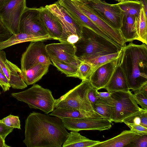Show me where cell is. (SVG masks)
I'll return each instance as SVG.
<instances>
[{
  "label": "cell",
  "instance_id": "obj_11",
  "mask_svg": "<svg viewBox=\"0 0 147 147\" xmlns=\"http://www.w3.org/2000/svg\"><path fill=\"white\" fill-rule=\"evenodd\" d=\"M45 7L52 12L57 17L61 23L63 32L60 42H65L67 37L72 34L81 36V26L58 2Z\"/></svg>",
  "mask_w": 147,
  "mask_h": 147
},
{
  "label": "cell",
  "instance_id": "obj_6",
  "mask_svg": "<svg viewBox=\"0 0 147 147\" xmlns=\"http://www.w3.org/2000/svg\"><path fill=\"white\" fill-rule=\"evenodd\" d=\"M112 100L110 120L115 123H121L124 119L139 111L131 91H117L111 92Z\"/></svg>",
  "mask_w": 147,
  "mask_h": 147
},
{
  "label": "cell",
  "instance_id": "obj_34",
  "mask_svg": "<svg viewBox=\"0 0 147 147\" xmlns=\"http://www.w3.org/2000/svg\"><path fill=\"white\" fill-rule=\"evenodd\" d=\"M134 92L133 96L137 103L142 109L147 111V96L138 90Z\"/></svg>",
  "mask_w": 147,
  "mask_h": 147
},
{
  "label": "cell",
  "instance_id": "obj_19",
  "mask_svg": "<svg viewBox=\"0 0 147 147\" xmlns=\"http://www.w3.org/2000/svg\"><path fill=\"white\" fill-rule=\"evenodd\" d=\"M104 88L110 93L117 91L127 92L130 91L126 77L119 63L118 59L114 71Z\"/></svg>",
  "mask_w": 147,
  "mask_h": 147
},
{
  "label": "cell",
  "instance_id": "obj_2",
  "mask_svg": "<svg viewBox=\"0 0 147 147\" xmlns=\"http://www.w3.org/2000/svg\"><path fill=\"white\" fill-rule=\"evenodd\" d=\"M118 62L130 90L134 92L147 83V45L129 43L122 48Z\"/></svg>",
  "mask_w": 147,
  "mask_h": 147
},
{
  "label": "cell",
  "instance_id": "obj_24",
  "mask_svg": "<svg viewBox=\"0 0 147 147\" xmlns=\"http://www.w3.org/2000/svg\"><path fill=\"white\" fill-rule=\"evenodd\" d=\"M124 13L122 25L120 30L122 37L126 42L138 40L135 24L136 16Z\"/></svg>",
  "mask_w": 147,
  "mask_h": 147
},
{
  "label": "cell",
  "instance_id": "obj_37",
  "mask_svg": "<svg viewBox=\"0 0 147 147\" xmlns=\"http://www.w3.org/2000/svg\"><path fill=\"white\" fill-rule=\"evenodd\" d=\"M12 34L3 24L0 14V42L5 41Z\"/></svg>",
  "mask_w": 147,
  "mask_h": 147
},
{
  "label": "cell",
  "instance_id": "obj_5",
  "mask_svg": "<svg viewBox=\"0 0 147 147\" xmlns=\"http://www.w3.org/2000/svg\"><path fill=\"white\" fill-rule=\"evenodd\" d=\"M92 86L89 80H82L78 85L59 98L56 99L55 109L75 108L87 112L96 113L93 110L88 98V93Z\"/></svg>",
  "mask_w": 147,
  "mask_h": 147
},
{
  "label": "cell",
  "instance_id": "obj_8",
  "mask_svg": "<svg viewBox=\"0 0 147 147\" xmlns=\"http://www.w3.org/2000/svg\"><path fill=\"white\" fill-rule=\"evenodd\" d=\"M19 32L38 36H50L41 18L39 8H25L20 18Z\"/></svg>",
  "mask_w": 147,
  "mask_h": 147
},
{
  "label": "cell",
  "instance_id": "obj_28",
  "mask_svg": "<svg viewBox=\"0 0 147 147\" xmlns=\"http://www.w3.org/2000/svg\"><path fill=\"white\" fill-rule=\"evenodd\" d=\"M124 13L138 16L142 6L139 0H126L117 3Z\"/></svg>",
  "mask_w": 147,
  "mask_h": 147
},
{
  "label": "cell",
  "instance_id": "obj_38",
  "mask_svg": "<svg viewBox=\"0 0 147 147\" xmlns=\"http://www.w3.org/2000/svg\"><path fill=\"white\" fill-rule=\"evenodd\" d=\"M13 129L7 126L0 120V136L4 140L7 136L12 131Z\"/></svg>",
  "mask_w": 147,
  "mask_h": 147
},
{
  "label": "cell",
  "instance_id": "obj_25",
  "mask_svg": "<svg viewBox=\"0 0 147 147\" xmlns=\"http://www.w3.org/2000/svg\"><path fill=\"white\" fill-rule=\"evenodd\" d=\"M100 142L90 140L78 132L71 131L62 147H93Z\"/></svg>",
  "mask_w": 147,
  "mask_h": 147
},
{
  "label": "cell",
  "instance_id": "obj_32",
  "mask_svg": "<svg viewBox=\"0 0 147 147\" xmlns=\"http://www.w3.org/2000/svg\"><path fill=\"white\" fill-rule=\"evenodd\" d=\"M93 71V67L90 63L84 61H81L78 67V78L82 81L89 80Z\"/></svg>",
  "mask_w": 147,
  "mask_h": 147
},
{
  "label": "cell",
  "instance_id": "obj_48",
  "mask_svg": "<svg viewBox=\"0 0 147 147\" xmlns=\"http://www.w3.org/2000/svg\"><path fill=\"white\" fill-rule=\"evenodd\" d=\"M115 0L118 1L119 2L120 1H124L125 0Z\"/></svg>",
  "mask_w": 147,
  "mask_h": 147
},
{
  "label": "cell",
  "instance_id": "obj_17",
  "mask_svg": "<svg viewBox=\"0 0 147 147\" xmlns=\"http://www.w3.org/2000/svg\"><path fill=\"white\" fill-rule=\"evenodd\" d=\"M39 8L41 18L50 36L53 39L59 40L62 34L63 28L58 18L45 7Z\"/></svg>",
  "mask_w": 147,
  "mask_h": 147
},
{
  "label": "cell",
  "instance_id": "obj_21",
  "mask_svg": "<svg viewBox=\"0 0 147 147\" xmlns=\"http://www.w3.org/2000/svg\"><path fill=\"white\" fill-rule=\"evenodd\" d=\"M49 115L59 118H103L97 113L87 112L70 108L58 107L55 108Z\"/></svg>",
  "mask_w": 147,
  "mask_h": 147
},
{
  "label": "cell",
  "instance_id": "obj_39",
  "mask_svg": "<svg viewBox=\"0 0 147 147\" xmlns=\"http://www.w3.org/2000/svg\"><path fill=\"white\" fill-rule=\"evenodd\" d=\"M98 90L92 86L89 90L88 93V98L92 107L98 100L96 92Z\"/></svg>",
  "mask_w": 147,
  "mask_h": 147
},
{
  "label": "cell",
  "instance_id": "obj_26",
  "mask_svg": "<svg viewBox=\"0 0 147 147\" xmlns=\"http://www.w3.org/2000/svg\"><path fill=\"white\" fill-rule=\"evenodd\" d=\"M135 24L138 40L147 45V16L143 7L139 15L136 16Z\"/></svg>",
  "mask_w": 147,
  "mask_h": 147
},
{
  "label": "cell",
  "instance_id": "obj_15",
  "mask_svg": "<svg viewBox=\"0 0 147 147\" xmlns=\"http://www.w3.org/2000/svg\"><path fill=\"white\" fill-rule=\"evenodd\" d=\"M0 64L11 87L15 89H23L27 87L21 77V69L7 59L5 53L2 50H0Z\"/></svg>",
  "mask_w": 147,
  "mask_h": 147
},
{
  "label": "cell",
  "instance_id": "obj_41",
  "mask_svg": "<svg viewBox=\"0 0 147 147\" xmlns=\"http://www.w3.org/2000/svg\"><path fill=\"white\" fill-rule=\"evenodd\" d=\"M96 94L99 98H107L111 96V93L107 92H98L97 91Z\"/></svg>",
  "mask_w": 147,
  "mask_h": 147
},
{
  "label": "cell",
  "instance_id": "obj_16",
  "mask_svg": "<svg viewBox=\"0 0 147 147\" xmlns=\"http://www.w3.org/2000/svg\"><path fill=\"white\" fill-rule=\"evenodd\" d=\"M118 58L98 66L93 70L89 78L93 87L98 90L104 88L114 71Z\"/></svg>",
  "mask_w": 147,
  "mask_h": 147
},
{
  "label": "cell",
  "instance_id": "obj_13",
  "mask_svg": "<svg viewBox=\"0 0 147 147\" xmlns=\"http://www.w3.org/2000/svg\"><path fill=\"white\" fill-rule=\"evenodd\" d=\"M45 47L50 58L78 68L81 61L76 56V48L74 44L60 42L48 44Z\"/></svg>",
  "mask_w": 147,
  "mask_h": 147
},
{
  "label": "cell",
  "instance_id": "obj_4",
  "mask_svg": "<svg viewBox=\"0 0 147 147\" xmlns=\"http://www.w3.org/2000/svg\"><path fill=\"white\" fill-rule=\"evenodd\" d=\"M18 100L27 104L31 109H39L46 114L55 109V100L51 91L37 84H34L29 88L18 92L11 94Z\"/></svg>",
  "mask_w": 147,
  "mask_h": 147
},
{
  "label": "cell",
  "instance_id": "obj_9",
  "mask_svg": "<svg viewBox=\"0 0 147 147\" xmlns=\"http://www.w3.org/2000/svg\"><path fill=\"white\" fill-rule=\"evenodd\" d=\"M43 41L30 42L22 54L21 59V69L26 70L39 64H53L47 52Z\"/></svg>",
  "mask_w": 147,
  "mask_h": 147
},
{
  "label": "cell",
  "instance_id": "obj_30",
  "mask_svg": "<svg viewBox=\"0 0 147 147\" xmlns=\"http://www.w3.org/2000/svg\"><path fill=\"white\" fill-rule=\"evenodd\" d=\"M53 65L67 76L78 78V68L74 67L53 58H50Z\"/></svg>",
  "mask_w": 147,
  "mask_h": 147
},
{
  "label": "cell",
  "instance_id": "obj_29",
  "mask_svg": "<svg viewBox=\"0 0 147 147\" xmlns=\"http://www.w3.org/2000/svg\"><path fill=\"white\" fill-rule=\"evenodd\" d=\"M121 123L140 125L147 128V111L142 109L124 119Z\"/></svg>",
  "mask_w": 147,
  "mask_h": 147
},
{
  "label": "cell",
  "instance_id": "obj_23",
  "mask_svg": "<svg viewBox=\"0 0 147 147\" xmlns=\"http://www.w3.org/2000/svg\"><path fill=\"white\" fill-rule=\"evenodd\" d=\"M50 65L42 64L36 65L22 71L21 77L27 85L35 84L47 73Z\"/></svg>",
  "mask_w": 147,
  "mask_h": 147
},
{
  "label": "cell",
  "instance_id": "obj_12",
  "mask_svg": "<svg viewBox=\"0 0 147 147\" xmlns=\"http://www.w3.org/2000/svg\"><path fill=\"white\" fill-rule=\"evenodd\" d=\"M60 118L65 128L71 131L98 130L100 131L109 129L112 126L111 122L104 118Z\"/></svg>",
  "mask_w": 147,
  "mask_h": 147
},
{
  "label": "cell",
  "instance_id": "obj_18",
  "mask_svg": "<svg viewBox=\"0 0 147 147\" xmlns=\"http://www.w3.org/2000/svg\"><path fill=\"white\" fill-rule=\"evenodd\" d=\"M61 5L81 26H87L96 32L100 28L80 9L72 0H58Z\"/></svg>",
  "mask_w": 147,
  "mask_h": 147
},
{
  "label": "cell",
  "instance_id": "obj_7",
  "mask_svg": "<svg viewBox=\"0 0 147 147\" xmlns=\"http://www.w3.org/2000/svg\"><path fill=\"white\" fill-rule=\"evenodd\" d=\"M84 3L111 27L120 31L124 13L117 3L110 4L101 0H89Z\"/></svg>",
  "mask_w": 147,
  "mask_h": 147
},
{
  "label": "cell",
  "instance_id": "obj_20",
  "mask_svg": "<svg viewBox=\"0 0 147 147\" xmlns=\"http://www.w3.org/2000/svg\"><path fill=\"white\" fill-rule=\"evenodd\" d=\"M139 135L130 130H125L120 134L105 141L100 142L93 147H123L133 142Z\"/></svg>",
  "mask_w": 147,
  "mask_h": 147
},
{
  "label": "cell",
  "instance_id": "obj_40",
  "mask_svg": "<svg viewBox=\"0 0 147 147\" xmlns=\"http://www.w3.org/2000/svg\"><path fill=\"white\" fill-rule=\"evenodd\" d=\"M0 86L4 92L9 90L11 87L8 79L3 73L0 72Z\"/></svg>",
  "mask_w": 147,
  "mask_h": 147
},
{
  "label": "cell",
  "instance_id": "obj_47",
  "mask_svg": "<svg viewBox=\"0 0 147 147\" xmlns=\"http://www.w3.org/2000/svg\"><path fill=\"white\" fill-rule=\"evenodd\" d=\"M0 72L3 73L1 65L0 64Z\"/></svg>",
  "mask_w": 147,
  "mask_h": 147
},
{
  "label": "cell",
  "instance_id": "obj_42",
  "mask_svg": "<svg viewBox=\"0 0 147 147\" xmlns=\"http://www.w3.org/2000/svg\"><path fill=\"white\" fill-rule=\"evenodd\" d=\"M146 16H147V0H140Z\"/></svg>",
  "mask_w": 147,
  "mask_h": 147
},
{
  "label": "cell",
  "instance_id": "obj_14",
  "mask_svg": "<svg viewBox=\"0 0 147 147\" xmlns=\"http://www.w3.org/2000/svg\"><path fill=\"white\" fill-rule=\"evenodd\" d=\"M72 0L85 15L110 36L117 45L122 48L126 46V42L119 31L111 27L84 3L76 0Z\"/></svg>",
  "mask_w": 147,
  "mask_h": 147
},
{
  "label": "cell",
  "instance_id": "obj_35",
  "mask_svg": "<svg viewBox=\"0 0 147 147\" xmlns=\"http://www.w3.org/2000/svg\"><path fill=\"white\" fill-rule=\"evenodd\" d=\"M126 147H147V135H139Z\"/></svg>",
  "mask_w": 147,
  "mask_h": 147
},
{
  "label": "cell",
  "instance_id": "obj_49",
  "mask_svg": "<svg viewBox=\"0 0 147 147\" xmlns=\"http://www.w3.org/2000/svg\"><path fill=\"white\" fill-rule=\"evenodd\" d=\"M1 94V92H0V94Z\"/></svg>",
  "mask_w": 147,
  "mask_h": 147
},
{
  "label": "cell",
  "instance_id": "obj_43",
  "mask_svg": "<svg viewBox=\"0 0 147 147\" xmlns=\"http://www.w3.org/2000/svg\"><path fill=\"white\" fill-rule=\"evenodd\" d=\"M138 90L147 96V83L143 86Z\"/></svg>",
  "mask_w": 147,
  "mask_h": 147
},
{
  "label": "cell",
  "instance_id": "obj_22",
  "mask_svg": "<svg viewBox=\"0 0 147 147\" xmlns=\"http://www.w3.org/2000/svg\"><path fill=\"white\" fill-rule=\"evenodd\" d=\"M53 39L50 36H38L27 34L19 32L12 34L5 41L0 42V50H1L13 45L18 44L37 41H45Z\"/></svg>",
  "mask_w": 147,
  "mask_h": 147
},
{
  "label": "cell",
  "instance_id": "obj_27",
  "mask_svg": "<svg viewBox=\"0 0 147 147\" xmlns=\"http://www.w3.org/2000/svg\"><path fill=\"white\" fill-rule=\"evenodd\" d=\"M112 105V100L110 96L107 98H98L92 108L94 112L110 121Z\"/></svg>",
  "mask_w": 147,
  "mask_h": 147
},
{
  "label": "cell",
  "instance_id": "obj_33",
  "mask_svg": "<svg viewBox=\"0 0 147 147\" xmlns=\"http://www.w3.org/2000/svg\"><path fill=\"white\" fill-rule=\"evenodd\" d=\"M1 120L3 123L8 127L21 129L20 121L18 116L10 115Z\"/></svg>",
  "mask_w": 147,
  "mask_h": 147
},
{
  "label": "cell",
  "instance_id": "obj_44",
  "mask_svg": "<svg viewBox=\"0 0 147 147\" xmlns=\"http://www.w3.org/2000/svg\"><path fill=\"white\" fill-rule=\"evenodd\" d=\"M9 146H7L5 143V140L0 136V147H9Z\"/></svg>",
  "mask_w": 147,
  "mask_h": 147
},
{
  "label": "cell",
  "instance_id": "obj_36",
  "mask_svg": "<svg viewBox=\"0 0 147 147\" xmlns=\"http://www.w3.org/2000/svg\"><path fill=\"white\" fill-rule=\"evenodd\" d=\"M130 130L136 134L140 135H147V128L143 126L131 123H125Z\"/></svg>",
  "mask_w": 147,
  "mask_h": 147
},
{
  "label": "cell",
  "instance_id": "obj_1",
  "mask_svg": "<svg viewBox=\"0 0 147 147\" xmlns=\"http://www.w3.org/2000/svg\"><path fill=\"white\" fill-rule=\"evenodd\" d=\"M33 111L25 121L23 143L27 147H61L68 132L61 119Z\"/></svg>",
  "mask_w": 147,
  "mask_h": 147
},
{
  "label": "cell",
  "instance_id": "obj_31",
  "mask_svg": "<svg viewBox=\"0 0 147 147\" xmlns=\"http://www.w3.org/2000/svg\"><path fill=\"white\" fill-rule=\"evenodd\" d=\"M121 50L118 52L102 55L92 60L85 61L88 63L92 66L94 70L98 66L118 58L120 56Z\"/></svg>",
  "mask_w": 147,
  "mask_h": 147
},
{
  "label": "cell",
  "instance_id": "obj_46",
  "mask_svg": "<svg viewBox=\"0 0 147 147\" xmlns=\"http://www.w3.org/2000/svg\"><path fill=\"white\" fill-rule=\"evenodd\" d=\"M76 0L80 1L83 2L84 3H85V2H87L89 1V0Z\"/></svg>",
  "mask_w": 147,
  "mask_h": 147
},
{
  "label": "cell",
  "instance_id": "obj_3",
  "mask_svg": "<svg viewBox=\"0 0 147 147\" xmlns=\"http://www.w3.org/2000/svg\"><path fill=\"white\" fill-rule=\"evenodd\" d=\"M81 26L80 37L74 44L76 56L80 61H87L118 52L122 49L88 27Z\"/></svg>",
  "mask_w": 147,
  "mask_h": 147
},
{
  "label": "cell",
  "instance_id": "obj_10",
  "mask_svg": "<svg viewBox=\"0 0 147 147\" xmlns=\"http://www.w3.org/2000/svg\"><path fill=\"white\" fill-rule=\"evenodd\" d=\"M26 7V0H9L0 11L3 24L12 34L20 32V18Z\"/></svg>",
  "mask_w": 147,
  "mask_h": 147
},
{
  "label": "cell",
  "instance_id": "obj_45",
  "mask_svg": "<svg viewBox=\"0 0 147 147\" xmlns=\"http://www.w3.org/2000/svg\"><path fill=\"white\" fill-rule=\"evenodd\" d=\"M9 0H0V11L4 6Z\"/></svg>",
  "mask_w": 147,
  "mask_h": 147
}]
</instances>
